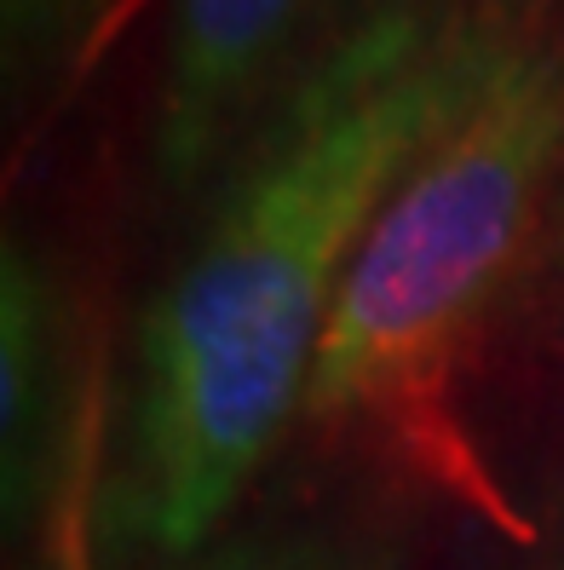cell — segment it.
<instances>
[{"instance_id": "1", "label": "cell", "mask_w": 564, "mask_h": 570, "mask_svg": "<svg viewBox=\"0 0 564 570\" xmlns=\"http://www.w3.org/2000/svg\"><path fill=\"white\" fill-rule=\"evenodd\" d=\"M524 18V0H380L219 167L139 328L116 519L145 548L185 559L230 524L306 415L323 328L380 203Z\"/></svg>"}, {"instance_id": "2", "label": "cell", "mask_w": 564, "mask_h": 570, "mask_svg": "<svg viewBox=\"0 0 564 570\" xmlns=\"http://www.w3.org/2000/svg\"><path fill=\"white\" fill-rule=\"evenodd\" d=\"M564 179V47L524 18L415 150L363 237L306 386V421L426 410L502 306Z\"/></svg>"}, {"instance_id": "3", "label": "cell", "mask_w": 564, "mask_h": 570, "mask_svg": "<svg viewBox=\"0 0 564 570\" xmlns=\"http://www.w3.org/2000/svg\"><path fill=\"white\" fill-rule=\"evenodd\" d=\"M380 0H168L150 167L161 196L214 185L259 116Z\"/></svg>"}, {"instance_id": "4", "label": "cell", "mask_w": 564, "mask_h": 570, "mask_svg": "<svg viewBox=\"0 0 564 570\" xmlns=\"http://www.w3.org/2000/svg\"><path fill=\"white\" fill-rule=\"evenodd\" d=\"M70 323L47 259L7 237L0 248V508L23 535L47 519L70 450Z\"/></svg>"}, {"instance_id": "5", "label": "cell", "mask_w": 564, "mask_h": 570, "mask_svg": "<svg viewBox=\"0 0 564 570\" xmlns=\"http://www.w3.org/2000/svg\"><path fill=\"white\" fill-rule=\"evenodd\" d=\"M168 570H397L386 535L335 513H283L259 524H225L214 542Z\"/></svg>"}, {"instance_id": "6", "label": "cell", "mask_w": 564, "mask_h": 570, "mask_svg": "<svg viewBox=\"0 0 564 570\" xmlns=\"http://www.w3.org/2000/svg\"><path fill=\"white\" fill-rule=\"evenodd\" d=\"M116 0H0V76L7 98L29 105L87 58Z\"/></svg>"}, {"instance_id": "7", "label": "cell", "mask_w": 564, "mask_h": 570, "mask_svg": "<svg viewBox=\"0 0 564 570\" xmlns=\"http://www.w3.org/2000/svg\"><path fill=\"white\" fill-rule=\"evenodd\" d=\"M553 248H558V272H564V179H558V203H553Z\"/></svg>"}]
</instances>
